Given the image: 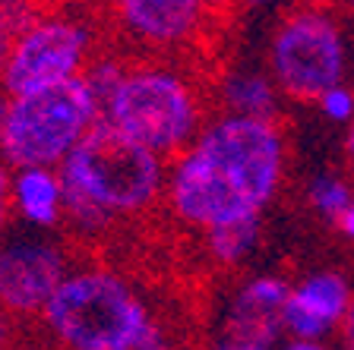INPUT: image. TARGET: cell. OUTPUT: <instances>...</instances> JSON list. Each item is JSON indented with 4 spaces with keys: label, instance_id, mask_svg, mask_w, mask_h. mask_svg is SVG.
<instances>
[{
    "label": "cell",
    "instance_id": "23",
    "mask_svg": "<svg viewBox=\"0 0 354 350\" xmlns=\"http://www.w3.org/2000/svg\"><path fill=\"white\" fill-rule=\"evenodd\" d=\"M342 344L345 347H354V303H351V309H348V315H345V322H342Z\"/></svg>",
    "mask_w": 354,
    "mask_h": 350
},
{
    "label": "cell",
    "instance_id": "24",
    "mask_svg": "<svg viewBox=\"0 0 354 350\" xmlns=\"http://www.w3.org/2000/svg\"><path fill=\"white\" fill-rule=\"evenodd\" d=\"M7 110H10V98L0 92V152H3V133H7Z\"/></svg>",
    "mask_w": 354,
    "mask_h": 350
},
{
    "label": "cell",
    "instance_id": "21",
    "mask_svg": "<svg viewBox=\"0 0 354 350\" xmlns=\"http://www.w3.org/2000/svg\"><path fill=\"white\" fill-rule=\"evenodd\" d=\"M279 350H332L329 341H297V338H285Z\"/></svg>",
    "mask_w": 354,
    "mask_h": 350
},
{
    "label": "cell",
    "instance_id": "14",
    "mask_svg": "<svg viewBox=\"0 0 354 350\" xmlns=\"http://www.w3.org/2000/svg\"><path fill=\"white\" fill-rule=\"evenodd\" d=\"M259 240H263V218L237 221V224H225V227H215V231L203 233L209 259L225 265V269L247 262L257 253Z\"/></svg>",
    "mask_w": 354,
    "mask_h": 350
},
{
    "label": "cell",
    "instance_id": "28",
    "mask_svg": "<svg viewBox=\"0 0 354 350\" xmlns=\"http://www.w3.org/2000/svg\"><path fill=\"white\" fill-rule=\"evenodd\" d=\"M348 10H351V13H354V3H348Z\"/></svg>",
    "mask_w": 354,
    "mask_h": 350
},
{
    "label": "cell",
    "instance_id": "11",
    "mask_svg": "<svg viewBox=\"0 0 354 350\" xmlns=\"http://www.w3.org/2000/svg\"><path fill=\"white\" fill-rule=\"evenodd\" d=\"M288 284L279 275H253L247 278L228 303L225 315V335L237 341H253L275 347L285 335V303H288Z\"/></svg>",
    "mask_w": 354,
    "mask_h": 350
},
{
    "label": "cell",
    "instance_id": "19",
    "mask_svg": "<svg viewBox=\"0 0 354 350\" xmlns=\"http://www.w3.org/2000/svg\"><path fill=\"white\" fill-rule=\"evenodd\" d=\"M10 212H13V168L0 161V231L7 227Z\"/></svg>",
    "mask_w": 354,
    "mask_h": 350
},
{
    "label": "cell",
    "instance_id": "25",
    "mask_svg": "<svg viewBox=\"0 0 354 350\" xmlns=\"http://www.w3.org/2000/svg\"><path fill=\"white\" fill-rule=\"evenodd\" d=\"M345 158L348 164H354V124L345 130Z\"/></svg>",
    "mask_w": 354,
    "mask_h": 350
},
{
    "label": "cell",
    "instance_id": "27",
    "mask_svg": "<svg viewBox=\"0 0 354 350\" xmlns=\"http://www.w3.org/2000/svg\"><path fill=\"white\" fill-rule=\"evenodd\" d=\"M339 350H354V347H345V344H342V347H339Z\"/></svg>",
    "mask_w": 354,
    "mask_h": 350
},
{
    "label": "cell",
    "instance_id": "18",
    "mask_svg": "<svg viewBox=\"0 0 354 350\" xmlns=\"http://www.w3.org/2000/svg\"><path fill=\"white\" fill-rule=\"evenodd\" d=\"M120 350H174V341L168 338V331H165L162 322H155L146 335L136 338L133 344H127V347H120Z\"/></svg>",
    "mask_w": 354,
    "mask_h": 350
},
{
    "label": "cell",
    "instance_id": "6",
    "mask_svg": "<svg viewBox=\"0 0 354 350\" xmlns=\"http://www.w3.org/2000/svg\"><path fill=\"white\" fill-rule=\"evenodd\" d=\"M269 76L281 98L313 101L348 73V38L342 16L329 7H295L275 22L269 48Z\"/></svg>",
    "mask_w": 354,
    "mask_h": 350
},
{
    "label": "cell",
    "instance_id": "20",
    "mask_svg": "<svg viewBox=\"0 0 354 350\" xmlns=\"http://www.w3.org/2000/svg\"><path fill=\"white\" fill-rule=\"evenodd\" d=\"M212 350H275V347H266V344H253V341H237V338H221V341L212 344Z\"/></svg>",
    "mask_w": 354,
    "mask_h": 350
},
{
    "label": "cell",
    "instance_id": "3",
    "mask_svg": "<svg viewBox=\"0 0 354 350\" xmlns=\"http://www.w3.org/2000/svg\"><path fill=\"white\" fill-rule=\"evenodd\" d=\"M102 120L171 164L203 133L206 104L177 66L127 64L102 101Z\"/></svg>",
    "mask_w": 354,
    "mask_h": 350
},
{
    "label": "cell",
    "instance_id": "16",
    "mask_svg": "<svg viewBox=\"0 0 354 350\" xmlns=\"http://www.w3.org/2000/svg\"><path fill=\"white\" fill-rule=\"evenodd\" d=\"M35 16H38V10L29 7V3H0V79H3V70H7L13 38L19 35Z\"/></svg>",
    "mask_w": 354,
    "mask_h": 350
},
{
    "label": "cell",
    "instance_id": "1",
    "mask_svg": "<svg viewBox=\"0 0 354 350\" xmlns=\"http://www.w3.org/2000/svg\"><path fill=\"white\" fill-rule=\"evenodd\" d=\"M288 174V139L279 120L218 114L168 164L165 202L184 227L206 233L263 218Z\"/></svg>",
    "mask_w": 354,
    "mask_h": 350
},
{
    "label": "cell",
    "instance_id": "2",
    "mask_svg": "<svg viewBox=\"0 0 354 350\" xmlns=\"http://www.w3.org/2000/svg\"><path fill=\"white\" fill-rule=\"evenodd\" d=\"M66 190V224L98 237L111 221L149 212L165 199L168 161L98 120L60 168Z\"/></svg>",
    "mask_w": 354,
    "mask_h": 350
},
{
    "label": "cell",
    "instance_id": "4",
    "mask_svg": "<svg viewBox=\"0 0 354 350\" xmlns=\"http://www.w3.org/2000/svg\"><path fill=\"white\" fill-rule=\"evenodd\" d=\"M38 319L60 350H120L158 322L140 291L102 265L70 271Z\"/></svg>",
    "mask_w": 354,
    "mask_h": 350
},
{
    "label": "cell",
    "instance_id": "5",
    "mask_svg": "<svg viewBox=\"0 0 354 350\" xmlns=\"http://www.w3.org/2000/svg\"><path fill=\"white\" fill-rule=\"evenodd\" d=\"M98 120H102V108L86 76L57 88L10 98L0 161H7L13 171H60Z\"/></svg>",
    "mask_w": 354,
    "mask_h": 350
},
{
    "label": "cell",
    "instance_id": "12",
    "mask_svg": "<svg viewBox=\"0 0 354 350\" xmlns=\"http://www.w3.org/2000/svg\"><path fill=\"white\" fill-rule=\"evenodd\" d=\"M13 212L29 227L54 231L66 221V190L60 171L22 168L13 171Z\"/></svg>",
    "mask_w": 354,
    "mask_h": 350
},
{
    "label": "cell",
    "instance_id": "10",
    "mask_svg": "<svg viewBox=\"0 0 354 350\" xmlns=\"http://www.w3.org/2000/svg\"><path fill=\"white\" fill-rule=\"evenodd\" d=\"M114 22L142 48L177 51L203 35L209 7L199 0H124L114 7Z\"/></svg>",
    "mask_w": 354,
    "mask_h": 350
},
{
    "label": "cell",
    "instance_id": "8",
    "mask_svg": "<svg viewBox=\"0 0 354 350\" xmlns=\"http://www.w3.org/2000/svg\"><path fill=\"white\" fill-rule=\"evenodd\" d=\"M70 271V253L54 240L16 237L0 243V309L13 319L41 315Z\"/></svg>",
    "mask_w": 354,
    "mask_h": 350
},
{
    "label": "cell",
    "instance_id": "22",
    "mask_svg": "<svg viewBox=\"0 0 354 350\" xmlns=\"http://www.w3.org/2000/svg\"><path fill=\"white\" fill-rule=\"evenodd\" d=\"M335 224H339L342 237H345L348 243H354V199H351V205H348V208H345V215H342V218L335 221Z\"/></svg>",
    "mask_w": 354,
    "mask_h": 350
},
{
    "label": "cell",
    "instance_id": "9",
    "mask_svg": "<svg viewBox=\"0 0 354 350\" xmlns=\"http://www.w3.org/2000/svg\"><path fill=\"white\" fill-rule=\"evenodd\" d=\"M354 303L351 278L339 269H317L291 284L285 303V335L297 341H329L342 331Z\"/></svg>",
    "mask_w": 354,
    "mask_h": 350
},
{
    "label": "cell",
    "instance_id": "26",
    "mask_svg": "<svg viewBox=\"0 0 354 350\" xmlns=\"http://www.w3.org/2000/svg\"><path fill=\"white\" fill-rule=\"evenodd\" d=\"M7 322H10V315L0 309V344H3V338H7Z\"/></svg>",
    "mask_w": 354,
    "mask_h": 350
},
{
    "label": "cell",
    "instance_id": "7",
    "mask_svg": "<svg viewBox=\"0 0 354 350\" xmlns=\"http://www.w3.org/2000/svg\"><path fill=\"white\" fill-rule=\"evenodd\" d=\"M95 35L82 19L60 13H38L13 38L0 92L7 98L32 95L82 79L95 60Z\"/></svg>",
    "mask_w": 354,
    "mask_h": 350
},
{
    "label": "cell",
    "instance_id": "17",
    "mask_svg": "<svg viewBox=\"0 0 354 350\" xmlns=\"http://www.w3.org/2000/svg\"><path fill=\"white\" fill-rule=\"evenodd\" d=\"M317 110L323 114V120H329V124L335 126H351L354 124V88L348 86V82H342V86H332L326 95L317 98Z\"/></svg>",
    "mask_w": 354,
    "mask_h": 350
},
{
    "label": "cell",
    "instance_id": "13",
    "mask_svg": "<svg viewBox=\"0 0 354 350\" xmlns=\"http://www.w3.org/2000/svg\"><path fill=\"white\" fill-rule=\"evenodd\" d=\"M215 101L221 114L243 120H275L281 114V92L272 76L259 70H231L221 76L215 88Z\"/></svg>",
    "mask_w": 354,
    "mask_h": 350
},
{
    "label": "cell",
    "instance_id": "15",
    "mask_svg": "<svg viewBox=\"0 0 354 350\" xmlns=\"http://www.w3.org/2000/svg\"><path fill=\"white\" fill-rule=\"evenodd\" d=\"M351 199H354V186L342 174L326 171V174L310 177L307 183V205L326 221H339L345 215V208L351 205Z\"/></svg>",
    "mask_w": 354,
    "mask_h": 350
}]
</instances>
